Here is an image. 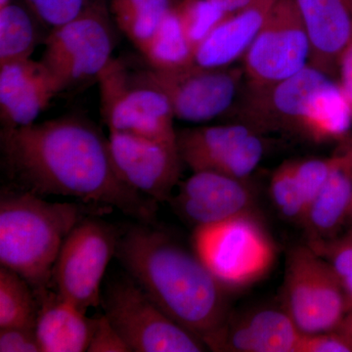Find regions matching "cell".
I'll use <instances>...</instances> for the list:
<instances>
[{"mask_svg":"<svg viewBox=\"0 0 352 352\" xmlns=\"http://www.w3.org/2000/svg\"><path fill=\"white\" fill-rule=\"evenodd\" d=\"M11 3V0H0V9L4 8Z\"/></svg>","mask_w":352,"mask_h":352,"instance_id":"obj_39","label":"cell"},{"mask_svg":"<svg viewBox=\"0 0 352 352\" xmlns=\"http://www.w3.org/2000/svg\"><path fill=\"white\" fill-rule=\"evenodd\" d=\"M305 30L310 65L331 76L352 41V0H295Z\"/></svg>","mask_w":352,"mask_h":352,"instance_id":"obj_18","label":"cell"},{"mask_svg":"<svg viewBox=\"0 0 352 352\" xmlns=\"http://www.w3.org/2000/svg\"><path fill=\"white\" fill-rule=\"evenodd\" d=\"M342 283L346 293L347 303H349V309H351L352 308V274L344 278Z\"/></svg>","mask_w":352,"mask_h":352,"instance_id":"obj_38","label":"cell"},{"mask_svg":"<svg viewBox=\"0 0 352 352\" xmlns=\"http://www.w3.org/2000/svg\"><path fill=\"white\" fill-rule=\"evenodd\" d=\"M97 80L109 131L177 145L175 116L166 95L136 80L120 60H111Z\"/></svg>","mask_w":352,"mask_h":352,"instance_id":"obj_7","label":"cell"},{"mask_svg":"<svg viewBox=\"0 0 352 352\" xmlns=\"http://www.w3.org/2000/svg\"><path fill=\"white\" fill-rule=\"evenodd\" d=\"M337 161V155L328 159H309L294 162L296 178L302 187L308 208L318 195Z\"/></svg>","mask_w":352,"mask_h":352,"instance_id":"obj_30","label":"cell"},{"mask_svg":"<svg viewBox=\"0 0 352 352\" xmlns=\"http://www.w3.org/2000/svg\"><path fill=\"white\" fill-rule=\"evenodd\" d=\"M352 110L339 83L329 82L312 104L302 131L316 141L344 138L351 131Z\"/></svg>","mask_w":352,"mask_h":352,"instance_id":"obj_22","label":"cell"},{"mask_svg":"<svg viewBox=\"0 0 352 352\" xmlns=\"http://www.w3.org/2000/svg\"><path fill=\"white\" fill-rule=\"evenodd\" d=\"M352 210V141L337 161L318 195L308 208L305 222L311 241L329 240L351 217Z\"/></svg>","mask_w":352,"mask_h":352,"instance_id":"obj_21","label":"cell"},{"mask_svg":"<svg viewBox=\"0 0 352 352\" xmlns=\"http://www.w3.org/2000/svg\"><path fill=\"white\" fill-rule=\"evenodd\" d=\"M113 43L110 23L98 11L87 7L76 19L46 36L41 63L61 92L92 78L97 80L113 59Z\"/></svg>","mask_w":352,"mask_h":352,"instance_id":"obj_10","label":"cell"},{"mask_svg":"<svg viewBox=\"0 0 352 352\" xmlns=\"http://www.w3.org/2000/svg\"><path fill=\"white\" fill-rule=\"evenodd\" d=\"M87 351L131 352L120 333L117 332L106 315L96 318L94 335Z\"/></svg>","mask_w":352,"mask_h":352,"instance_id":"obj_32","label":"cell"},{"mask_svg":"<svg viewBox=\"0 0 352 352\" xmlns=\"http://www.w3.org/2000/svg\"><path fill=\"white\" fill-rule=\"evenodd\" d=\"M351 217V219H352V210H351V217Z\"/></svg>","mask_w":352,"mask_h":352,"instance_id":"obj_40","label":"cell"},{"mask_svg":"<svg viewBox=\"0 0 352 352\" xmlns=\"http://www.w3.org/2000/svg\"><path fill=\"white\" fill-rule=\"evenodd\" d=\"M339 85L352 110V41L342 53L338 63Z\"/></svg>","mask_w":352,"mask_h":352,"instance_id":"obj_35","label":"cell"},{"mask_svg":"<svg viewBox=\"0 0 352 352\" xmlns=\"http://www.w3.org/2000/svg\"><path fill=\"white\" fill-rule=\"evenodd\" d=\"M179 1V0H178ZM177 0H113V19L138 50H142L173 10Z\"/></svg>","mask_w":352,"mask_h":352,"instance_id":"obj_23","label":"cell"},{"mask_svg":"<svg viewBox=\"0 0 352 352\" xmlns=\"http://www.w3.org/2000/svg\"><path fill=\"white\" fill-rule=\"evenodd\" d=\"M139 51L153 68L175 69L195 64V51L185 34L175 7Z\"/></svg>","mask_w":352,"mask_h":352,"instance_id":"obj_24","label":"cell"},{"mask_svg":"<svg viewBox=\"0 0 352 352\" xmlns=\"http://www.w3.org/2000/svg\"><path fill=\"white\" fill-rule=\"evenodd\" d=\"M41 23L52 30L71 22L87 9L85 0H25Z\"/></svg>","mask_w":352,"mask_h":352,"instance_id":"obj_29","label":"cell"},{"mask_svg":"<svg viewBox=\"0 0 352 352\" xmlns=\"http://www.w3.org/2000/svg\"><path fill=\"white\" fill-rule=\"evenodd\" d=\"M53 76L41 61L31 59L0 66V116L2 129L34 124L39 113L59 94Z\"/></svg>","mask_w":352,"mask_h":352,"instance_id":"obj_17","label":"cell"},{"mask_svg":"<svg viewBox=\"0 0 352 352\" xmlns=\"http://www.w3.org/2000/svg\"><path fill=\"white\" fill-rule=\"evenodd\" d=\"M116 256L153 302L206 346L226 321L224 287L195 252L166 234L133 227L120 237Z\"/></svg>","mask_w":352,"mask_h":352,"instance_id":"obj_2","label":"cell"},{"mask_svg":"<svg viewBox=\"0 0 352 352\" xmlns=\"http://www.w3.org/2000/svg\"><path fill=\"white\" fill-rule=\"evenodd\" d=\"M39 305L27 280L6 267L0 268V329H36Z\"/></svg>","mask_w":352,"mask_h":352,"instance_id":"obj_25","label":"cell"},{"mask_svg":"<svg viewBox=\"0 0 352 352\" xmlns=\"http://www.w3.org/2000/svg\"><path fill=\"white\" fill-rule=\"evenodd\" d=\"M210 1L229 16L244 10L247 7L252 6L256 0H210Z\"/></svg>","mask_w":352,"mask_h":352,"instance_id":"obj_36","label":"cell"},{"mask_svg":"<svg viewBox=\"0 0 352 352\" xmlns=\"http://www.w3.org/2000/svg\"><path fill=\"white\" fill-rule=\"evenodd\" d=\"M1 153L7 173L27 191L118 208L143 221L154 219L157 201L120 179L108 138L87 120L65 117L2 129Z\"/></svg>","mask_w":352,"mask_h":352,"instance_id":"obj_1","label":"cell"},{"mask_svg":"<svg viewBox=\"0 0 352 352\" xmlns=\"http://www.w3.org/2000/svg\"><path fill=\"white\" fill-rule=\"evenodd\" d=\"M39 310L36 332L41 352L87 351L96 319H89L74 303L44 289L34 292Z\"/></svg>","mask_w":352,"mask_h":352,"instance_id":"obj_19","label":"cell"},{"mask_svg":"<svg viewBox=\"0 0 352 352\" xmlns=\"http://www.w3.org/2000/svg\"><path fill=\"white\" fill-rule=\"evenodd\" d=\"M311 46L295 0H278L244 55L248 85L266 87L310 63Z\"/></svg>","mask_w":352,"mask_h":352,"instance_id":"obj_11","label":"cell"},{"mask_svg":"<svg viewBox=\"0 0 352 352\" xmlns=\"http://www.w3.org/2000/svg\"><path fill=\"white\" fill-rule=\"evenodd\" d=\"M109 149L120 179L155 201H170L183 163L177 145L110 131Z\"/></svg>","mask_w":352,"mask_h":352,"instance_id":"obj_13","label":"cell"},{"mask_svg":"<svg viewBox=\"0 0 352 352\" xmlns=\"http://www.w3.org/2000/svg\"><path fill=\"white\" fill-rule=\"evenodd\" d=\"M298 352H352L349 342L336 331L302 333Z\"/></svg>","mask_w":352,"mask_h":352,"instance_id":"obj_33","label":"cell"},{"mask_svg":"<svg viewBox=\"0 0 352 352\" xmlns=\"http://www.w3.org/2000/svg\"><path fill=\"white\" fill-rule=\"evenodd\" d=\"M284 296L287 314L303 333L335 331L349 310L342 280L310 247L289 252Z\"/></svg>","mask_w":352,"mask_h":352,"instance_id":"obj_5","label":"cell"},{"mask_svg":"<svg viewBox=\"0 0 352 352\" xmlns=\"http://www.w3.org/2000/svg\"><path fill=\"white\" fill-rule=\"evenodd\" d=\"M335 331L340 333L352 347V308L347 310L344 319Z\"/></svg>","mask_w":352,"mask_h":352,"instance_id":"obj_37","label":"cell"},{"mask_svg":"<svg viewBox=\"0 0 352 352\" xmlns=\"http://www.w3.org/2000/svg\"><path fill=\"white\" fill-rule=\"evenodd\" d=\"M309 247L330 263L342 281L352 274V228L339 239L315 241Z\"/></svg>","mask_w":352,"mask_h":352,"instance_id":"obj_31","label":"cell"},{"mask_svg":"<svg viewBox=\"0 0 352 352\" xmlns=\"http://www.w3.org/2000/svg\"><path fill=\"white\" fill-rule=\"evenodd\" d=\"M270 195L279 212L287 219L305 220L307 204L296 178L294 162L282 164L273 173Z\"/></svg>","mask_w":352,"mask_h":352,"instance_id":"obj_28","label":"cell"},{"mask_svg":"<svg viewBox=\"0 0 352 352\" xmlns=\"http://www.w3.org/2000/svg\"><path fill=\"white\" fill-rule=\"evenodd\" d=\"M330 76L308 65L298 74L266 87L248 85L241 113L244 124L259 129L302 131L312 104Z\"/></svg>","mask_w":352,"mask_h":352,"instance_id":"obj_14","label":"cell"},{"mask_svg":"<svg viewBox=\"0 0 352 352\" xmlns=\"http://www.w3.org/2000/svg\"><path fill=\"white\" fill-rule=\"evenodd\" d=\"M243 180L215 171H194L179 183L177 195L170 200L178 214L195 227L217 223L250 214L252 194Z\"/></svg>","mask_w":352,"mask_h":352,"instance_id":"obj_15","label":"cell"},{"mask_svg":"<svg viewBox=\"0 0 352 352\" xmlns=\"http://www.w3.org/2000/svg\"><path fill=\"white\" fill-rule=\"evenodd\" d=\"M302 333L286 310L261 309L227 317L207 347L214 351L298 352Z\"/></svg>","mask_w":352,"mask_h":352,"instance_id":"obj_16","label":"cell"},{"mask_svg":"<svg viewBox=\"0 0 352 352\" xmlns=\"http://www.w3.org/2000/svg\"><path fill=\"white\" fill-rule=\"evenodd\" d=\"M278 0H256L244 10L227 16L201 43L195 64L204 68H226L244 57Z\"/></svg>","mask_w":352,"mask_h":352,"instance_id":"obj_20","label":"cell"},{"mask_svg":"<svg viewBox=\"0 0 352 352\" xmlns=\"http://www.w3.org/2000/svg\"><path fill=\"white\" fill-rule=\"evenodd\" d=\"M38 41L36 22L25 9L13 3L0 9V66L30 59Z\"/></svg>","mask_w":352,"mask_h":352,"instance_id":"obj_26","label":"cell"},{"mask_svg":"<svg viewBox=\"0 0 352 352\" xmlns=\"http://www.w3.org/2000/svg\"><path fill=\"white\" fill-rule=\"evenodd\" d=\"M76 203H51L31 191L0 201V264L18 273L34 292L50 287L65 239L85 219Z\"/></svg>","mask_w":352,"mask_h":352,"instance_id":"obj_3","label":"cell"},{"mask_svg":"<svg viewBox=\"0 0 352 352\" xmlns=\"http://www.w3.org/2000/svg\"><path fill=\"white\" fill-rule=\"evenodd\" d=\"M0 352H41L36 329H0Z\"/></svg>","mask_w":352,"mask_h":352,"instance_id":"obj_34","label":"cell"},{"mask_svg":"<svg viewBox=\"0 0 352 352\" xmlns=\"http://www.w3.org/2000/svg\"><path fill=\"white\" fill-rule=\"evenodd\" d=\"M120 236L103 220L85 217L65 239L52 271V282L65 300L87 312L100 303L101 284Z\"/></svg>","mask_w":352,"mask_h":352,"instance_id":"obj_8","label":"cell"},{"mask_svg":"<svg viewBox=\"0 0 352 352\" xmlns=\"http://www.w3.org/2000/svg\"><path fill=\"white\" fill-rule=\"evenodd\" d=\"M175 10L195 53L208 34L227 17L210 0H179Z\"/></svg>","mask_w":352,"mask_h":352,"instance_id":"obj_27","label":"cell"},{"mask_svg":"<svg viewBox=\"0 0 352 352\" xmlns=\"http://www.w3.org/2000/svg\"><path fill=\"white\" fill-rule=\"evenodd\" d=\"M177 147L193 173L215 171L238 179L258 168L265 151L258 131L244 122L183 129L177 132Z\"/></svg>","mask_w":352,"mask_h":352,"instance_id":"obj_12","label":"cell"},{"mask_svg":"<svg viewBox=\"0 0 352 352\" xmlns=\"http://www.w3.org/2000/svg\"><path fill=\"white\" fill-rule=\"evenodd\" d=\"M192 241L197 256L223 287L254 283L274 263L272 240L251 214L195 227Z\"/></svg>","mask_w":352,"mask_h":352,"instance_id":"obj_4","label":"cell"},{"mask_svg":"<svg viewBox=\"0 0 352 352\" xmlns=\"http://www.w3.org/2000/svg\"><path fill=\"white\" fill-rule=\"evenodd\" d=\"M139 82L156 88L170 101L175 118L189 122L217 119L230 110L239 95L244 71L238 68H148L131 72Z\"/></svg>","mask_w":352,"mask_h":352,"instance_id":"obj_9","label":"cell"},{"mask_svg":"<svg viewBox=\"0 0 352 352\" xmlns=\"http://www.w3.org/2000/svg\"><path fill=\"white\" fill-rule=\"evenodd\" d=\"M104 308L131 352H201L200 338L164 314L131 277L109 285Z\"/></svg>","mask_w":352,"mask_h":352,"instance_id":"obj_6","label":"cell"}]
</instances>
